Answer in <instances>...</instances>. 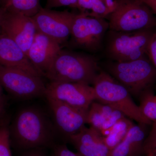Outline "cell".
Instances as JSON below:
<instances>
[{"mask_svg": "<svg viewBox=\"0 0 156 156\" xmlns=\"http://www.w3.org/2000/svg\"><path fill=\"white\" fill-rule=\"evenodd\" d=\"M9 130L11 143L24 151L55 145V126L43 111L35 107L20 110Z\"/></svg>", "mask_w": 156, "mask_h": 156, "instance_id": "6da1fadb", "label": "cell"}, {"mask_svg": "<svg viewBox=\"0 0 156 156\" xmlns=\"http://www.w3.org/2000/svg\"><path fill=\"white\" fill-rule=\"evenodd\" d=\"M96 58L86 53L61 50L44 76L50 82L83 83L93 85L98 73Z\"/></svg>", "mask_w": 156, "mask_h": 156, "instance_id": "7a4b0ae2", "label": "cell"}, {"mask_svg": "<svg viewBox=\"0 0 156 156\" xmlns=\"http://www.w3.org/2000/svg\"><path fill=\"white\" fill-rule=\"evenodd\" d=\"M95 100L119 110L126 117L139 124L149 125L152 122L143 115L126 87L105 71L98 73L93 84Z\"/></svg>", "mask_w": 156, "mask_h": 156, "instance_id": "3957f363", "label": "cell"}, {"mask_svg": "<svg viewBox=\"0 0 156 156\" xmlns=\"http://www.w3.org/2000/svg\"><path fill=\"white\" fill-rule=\"evenodd\" d=\"M104 68L133 96H140L156 82V69L147 56L132 61H112Z\"/></svg>", "mask_w": 156, "mask_h": 156, "instance_id": "277c9868", "label": "cell"}, {"mask_svg": "<svg viewBox=\"0 0 156 156\" xmlns=\"http://www.w3.org/2000/svg\"><path fill=\"white\" fill-rule=\"evenodd\" d=\"M156 30L148 29L134 32L110 30L105 45L107 56L112 61L117 62L132 61L145 57L149 43Z\"/></svg>", "mask_w": 156, "mask_h": 156, "instance_id": "5b68a950", "label": "cell"}, {"mask_svg": "<svg viewBox=\"0 0 156 156\" xmlns=\"http://www.w3.org/2000/svg\"><path fill=\"white\" fill-rule=\"evenodd\" d=\"M116 6L109 16V28L119 32H134L156 28V17L139 0H115Z\"/></svg>", "mask_w": 156, "mask_h": 156, "instance_id": "8992f818", "label": "cell"}, {"mask_svg": "<svg viewBox=\"0 0 156 156\" xmlns=\"http://www.w3.org/2000/svg\"><path fill=\"white\" fill-rule=\"evenodd\" d=\"M108 28V22L104 18L91 17L88 13L77 14L72 26L70 45L76 49L97 52L102 47Z\"/></svg>", "mask_w": 156, "mask_h": 156, "instance_id": "52a82bcc", "label": "cell"}, {"mask_svg": "<svg viewBox=\"0 0 156 156\" xmlns=\"http://www.w3.org/2000/svg\"><path fill=\"white\" fill-rule=\"evenodd\" d=\"M0 84L11 96L20 100L45 97L47 88L41 77L1 65Z\"/></svg>", "mask_w": 156, "mask_h": 156, "instance_id": "ba28073f", "label": "cell"}, {"mask_svg": "<svg viewBox=\"0 0 156 156\" xmlns=\"http://www.w3.org/2000/svg\"><path fill=\"white\" fill-rule=\"evenodd\" d=\"M45 97L85 111H88L95 100L93 87L78 83L50 82L47 86Z\"/></svg>", "mask_w": 156, "mask_h": 156, "instance_id": "9c48e42d", "label": "cell"}, {"mask_svg": "<svg viewBox=\"0 0 156 156\" xmlns=\"http://www.w3.org/2000/svg\"><path fill=\"white\" fill-rule=\"evenodd\" d=\"M76 14L68 11H56L41 8L32 17L38 31L61 45L70 37L72 26Z\"/></svg>", "mask_w": 156, "mask_h": 156, "instance_id": "30bf717a", "label": "cell"}, {"mask_svg": "<svg viewBox=\"0 0 156 156\" xmlns=\"http://www.w3.org/2000/svg\"><path fill=\"white\" fill-rule=\"evenodd\" d=\"M53 114L54 126L67 139L87 124V112L51 98H46Z\"/></svg>", "mask_w": 156, "mask_h": 156, "instance_id": "8fae6325", "label": "cell"}, {"mask_svg": "<svg viewBox=\"0 0 156 156\" xmlns=\"http://www.w3.org/2000/svg\"><path fill=\"white\" fill-rule=\"evenodd\" d=\"M37 30L32 17L17 13H5L1 33L7 35L27 55Z\"/></svg>", "mask_w": 156, "mask_h": 156, "instance_id": "7c38bea8", "label": "cell"}, {"mask_svg": "<svg viewBox=\"0 0 156 156\" xmlns=\"http://www.w3.org/2000/svg\"><path fill=\"white\" fill-rule=\"evenodd\" d=\"M61 49L60 44L37 31L28 50L27 56L42 76H44Z\"/></svg>", "mask_w": 156, "mask_h": 156, "instance_id": "4fadbf2b", "label": "cell"}, {"mask_svg": "<svg viewBox=\"0 0 156 156\" xmlns=\"http://www.w3.org/2000/svg\"><path fill=\"white\" fill-rule=\"evenodd\" d=\"M0 65L18 69L42 77L17 43L2 33H0Z\"/></svg>", "mask_w": 156, "mask_h": 156, "instance_id": "5bb4252c", "label": "cell"}, {"mask_svg": "<svg viewBox=\"0 0 156 156\" xmlns=\"http://www.w3.org/2000/svg\"><path fill=\"white\" fill-rule=\"evenodd\" d=\"M72 144L82 156H108L110 151L100 132L90 126L84 127L80 132L70 136Z\"/></svg>", "mask_w": 156, "mask_h": 156, "instance_id": "9a60e30c", "label": "cell"}, {"mask_svg": "<svg viewBox=\"0 0 156 156\" xmlns=\"http://www.w3.org/2000/svg\"><path fill=\"white\" fill-rule=\"evenodd\" d=\"M125 117L123 113L112 106L94 101L87 112V124L105 136L112 127Z\"/></svg>", "mask_w": 156, "mask_h": 156, "instance_id": "2e32d148", "label": "cell"}, {"mask_svg": "<svg viewBox=\"0 0 156 156\" xmlns=\"http://www.w3.org/2000/svg\"><path fill=\"white\" fill-rule=\"evenodd\" d=\"M143 124H134L119 144L110 151L108 156H140L144 152L143 146L146 137Z\"/></svg>", "mask_w": 156, "mask_h": 156, "instance_id": "e0dca14e", "label": "cell"}, {"mask_svg": "<svg viewBox=\"0 0 156 156\" xmlns=\"http://www.w3.org/2000/svg\"><path fill=\"white\" fill-rule=\"evenodd\" d=\"M41 8L40 0H0V8L5 13H19L33 17Z\"/></svg>", "mask_w": 156, "mask_h": 156, "instance_id": "ac0fdd59", "label": "cell"}, {"mask_svg": "<svg viewBox=\"0 0 156 156\" xmlns=\"http://www.w3.org/2000/svg\"><path fill=\"white\" fill-rule=\"evenodd\" d=\"M134 124L132 120L125 117L112 127L108 134L106 136H103L105 143L110 151L114 148L122 141Z\"/></svg>", "mask_w": 156, "mask_h": 156, "instance_id": "d6986e66", "label": "cell"}, {"mask_svg": "<svg viewBox=\"0 0 156 156\" xmlns=\"http://www.w3.org/2000/svg\"><path fill=\"white\" fill-rule=\"evenodd\" d=\"M77 8L82 13L90 10L89 15L92 17L104 18L110 14L103 0H77Z\"/></svg>", "mask_w": 156, "mask_h": 156, "instance_id": "ffe728a7", "label": "cell"}, {"mask_svg": "<svg viewBox=\"0 0 156 156\" xmlns=\"http://www.w3.org/2000/svg\"><path fill=\"white\" fill-rule=\"evenodd\" d=\"M140 96V111L148 120L152 122H156V95L150 89L143 92Z\"/></svg>", "mask_w": 156, "mask_h": 156, "instance_id": "44dd1931", "label": "cell"}, {"mask_svg": "<svg viewBox=\"0 0 156 156\" xmlns=\"http://www.w3.org/2000/svg\"><path fill=\"white\" fill-rule=\"evenodd\" d=\"M8 122L0 126V156H12Z\"/></svg>", "mask_w": 156, "mask_h": 156, "instance_id": "7402d4cb", "label": "cell"}, {"mask_svg": "<svg viewBox=\"0 0 156 156\" xmlns=\"http://www.w3.org/2000/svg\"><path fill=\"white\" fill-rule=\"evenodd\" d=\"M156 148V122L153 123L149 134L146 137L144 144L143 151L146 154Z\"/></svg>", "mask_w": 156, "mask_h": 156, "instance_id": "603a6c76", "label": "cell"}, {"mask_svg": "<svg viewBox=\"0 0 156 156\" xmlns=\"http://www.w3.org/2000/svg\"><path fill=\"white\" fill-rule=\"evenodd\" d=\"M61 7L77 8V0H47L45 8L51 9Z\"/></svg>", "mask_w": 156, "mask_h": 156, "instance_id": "cb8c5ba5", "label": "cell"}, {"mask_svg": "<svg viewBox=\"0 0 156 156\" xmlns=\"http://www.w3.org/2000/svg\"><path fill=\"white\" fill-rule=\"evenodd\" d=\"M147 56L156 69V30L149 43Z\"/></svg>", "mask_w": 156, "mask_h": 156, "instance_id": "d4e9b609", "label": "cell"}, {"mask_svg": "<svg viewBox=\"0 0 156 156\" xmlns=\"http://www.w3.org/2000/svg\"><path fill=\"white\" fill-rule=\"evenodd\" d=\"M53 147V156H82L70 150L66 144H57Z\"/></svg>", "mask_w": 156, "mask_h": 156, "instance_id": "484cf974", "label": "cell"}, {"mask_svg": "<svg viewBox=\"0 0 156 156\" xmlns=\"http://www.w3.org/2000/svg\"><path fill=\"white\" fill-rule=\"evenodd\" d=\"M42 149H34L25 151L20 156H47L42 151Z\"/></svg>", "mask_w": 156, "mask_h": 156, "instance_id": "4316f807", "label": "cell"}, {"mask_svg": "<svg viewBox=\"0 0 156 156\" xmlns=\"http://www.w3.org/2000/svg\"><path fill=\"white\" fill-rule=\"evenodd\" d=\"M110 14L114 10L116 6L115 0H103Z\"/></svg>", "mask_w": 156, "mask_h": 156, "instance_id": "83f0119b", "label": "cell"}, {"mask_svg": "<svg viewBox=\"0 0 156 156\" xmlns=\"http://www.w3.org/2000/svg\"><path fill=\"white\" fill-rule=\"evenodd\" d=\"M5 12L0 8V33H1V28H2V23L3 18L5 16Z\"/></svg>", "mask_w": 156, "mask_h": 156, "instance_id": "f1b7e54d", "label": "cell"}, {"mask_svg": "<svg viewBox=\"0 0 156 156\" xmlns=\"http://www.w3.org/2000/svg\"><path fill=\"white\" fill-rule=\"evenodd\" d=\"M139 1L144 3L147 5L149 4H156V0H139Z\"/></svg>", "mask_w": 156, "mask_h": 156, "instance_id": "f546056e", "label": "cell"}, {"mask_svg": "<svg viewBox=\"0 0 156 156\" xmlns=\"http://www.w3.org/2000/svg\"><path fill=\"white\" fill-rule=\"evenodd\" d=\"M6 98V96L4 95L3 92V89L2 87L0 84V99H3V98Z\"/></svg>", "mask_w": 156, "mask_h": 156, "instance_id": "4dcf8cb0", "label": "cell"}, {"mask_svg": "<svg viewBox=\"0 0 156 156\" xmlns=\"http://www.w3.org/2000/svg\"><path fill=\"white\" fill-rule=\"evenodd\" d=\"M149 152H153L156 153V148L155 149L153 150H152L151 151H149Z\"/></svg>", "mask_w": 156, "mask_h": 156, "instance_id": "1f68e13d", "label": "cell"}]
</instances>
